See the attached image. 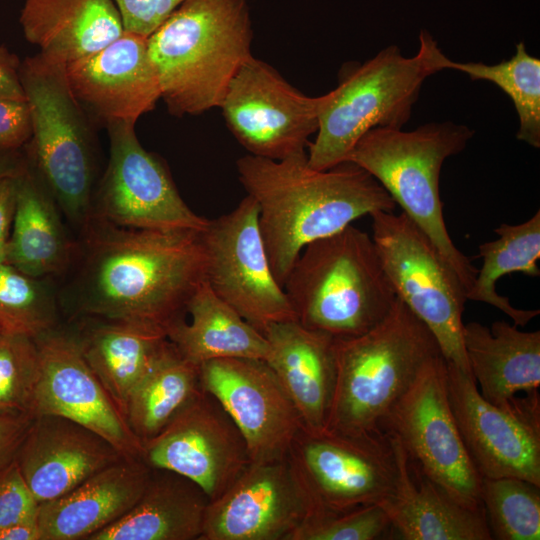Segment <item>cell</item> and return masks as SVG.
I'll return each instance as SVG.
<instances>
[{
  "mask_svg": "<svg viewBox=\"0 0 540 540\" xmlns=\"http://www.w3.org/2000/svg\"><path fill=\"white\" fill-rule=\"evenodd\" d=\"M106 129L109 161L93 193L91 215L127 227L202 231L209 219L185 203L164 162L139 142L135 125Z\"/></svg>",
  "mask_w": 540,
  "mask_h": 540,
  "instance_id": "4fadbf2b",
  "label": "cell"
},
{
  "mask_svg": "<svg viewBox=\"0 0 540 540\" xmlns=\"http://www.w3.org/2000/svg\"><path fill=\"white\" fill-rule=\"evenodd\" d=\"M447 392L460 434L481 477H516L540 486L538 391L509 408L485 400L471 375L447 363Z\"/></svg>",
  "mask_w": 540,
  "mask_h": 540,
  "instance_id": "5bb4252c",
  "label": "cell"
},
{
  "mask_svg": "<svg viewBox=\"0 0 540 540\" xmlns=\"http://www.w3.org/2000/svg\"><path fill=\"white\" fill-rule=\"evenodd\" d=\"M190 321L181 318L166 330L167 339L184 358L200 366L221 358H252L266 361V337L204 282L186 307Z\"/></svg>",
  "mask_w": 540,
  "mask_h": 540,
  "instance_id": "f546056e",
  "label": "cell"
},
{
  "mask_svg": "<svg viewBox=\"0 0 540 540\" xmlns=\"http://www.w3.org/2000/svg\"><path fill=\"white\" fill-rule=\"evenodd\" d=\"M61 215L52 194L29 166L19 177L12 232L7 240V263L38 279L67 272L77 241L69 239Z\"/></svg>",
  "mask_w": 540,
  "mask_h": 540,
  "instance_id": "4316f807",
  "label": "cell"
},
{
  "mask_svg": "<svg viewBox=\"0 0 540 540\" xmlns=\"http://www.w3.org/2000/svg\"><path fill=\"white\" fill-rule=\"evenodd\" d=\"M446 380L447 364L438 355L390 409L382 430L400 441L429 480L459 503L480 508L482 477L460 434Z\"/></svg>",
  "mask_w": 540,
  "mask_h": 540,
  "instance_id": "8fae6325",
  "label": "cell"
},
{
  "mask_svg": "<svg viewBox=\"0 0 540 540\" xmlns=\"http://www.w3.org/2000/svg\"><path fill=\"white\" fill-rule=\"evenodd\" d=\"M7 263V242L0 243V264Z\"/></svg>",
  "mask_w": 540,
  "mask_h": 540,
  "instance_id": "bcb514c9",
  "label": "cell"
},
{
  "mask_svg": "<svg viewBox=\"0 0 540 540\" xmlns=\"http://www.w3.org/2000/svg\"><path fill=\"white\" fill-rule=\"evenodd\" d=\"M147 38L124 30L101 50L66 64L71 91L94 126L135 125L161 99Z\"/></svg>",
  "mask_w": 540,
  "mask_h": 540,
  "instance_id": "ffe728a7",
  "label": "cell"
},
{
  "mask_svg": "<svg viewBox=\"0 0 540 540\" xmlns=\"http://www.w3.org/2000/svg\"><path fill=\"white\" fill-rule=\"evenodd\" d=\"M28 168V159L21 150L0 153V179L22 175Z\"/></svg>",
  "mask_w": 540,
  "mask_h": 540,
  "instance_id": "ee69618b",
  "label": "cell"
},
{
  "mask_svg": "<svg viewBox=\"0 0 540 540\" xmlns=\"http://www.w3.org/2000/svg\"><path fill=\"white\" fill-rule=\"evenodd\" d=\"M317 510L289 455L250 462L210 501L199 540H290Z\"/></svg>",
  "mask_w": 540,
  "mask_h": 540,
  "instance_id": "e0dca14e",
  "label": "cell"
},
{
  "mask_svg": "<svg viewBox=\"0 0 540 540\" xmlns=\"http://www.w3.org/2000/svg\"><path fill=\"white\" fill-rule=\"evenodd\" d=\"M21 60L5 45H0V99H26L20 81Z\"/></svg>",
  "mask_w": 540,
  "mask_h": 540,
  "instance_id": "b9f144b4",
  "label": "cell"
},
{
  "mask_svg": "<svg viewBox=\"0 0 540 540\" xmlns=\"http://www.w3.org/2000/svg\"><path fill=\"white\" fill-rule=\"evenodd\" d=\"M32 136L26 99H0V153L24 148Z\"/></svg>",
  "mask_w": 540,
  "mask_h": 540,
  "instance_id": "ab89813d",
  "label": "cell"
},
{
  "mask_svg": "<svg viewBox=\"0 0 540 540\" xmlns=\"http://www.w3.org/2000/svg\"><path fill=\"white\" fill-rule=\"evenodd\" d=\"M463 343L471 374L481 396L509 408L518 393L538 391L540 331H522L515 324L495 321L491 327L468 322Z\"/></svg>",
  "mask_w": 540,
  "mask_h": 540,
  "instance_id": "cb8c5ba5",
  "label": "cell"
},
{
  "mask_svg": "<svg viewBox=\"0 0 540 540\" xmlns=\"http://www.w3.org/2000/svg\"><path fill=\"white\" fill-rule=\"evenodd\" d=\"M125 457L109 441L68 418H33L15 461L39 504L56 499Z\"/></svg>",
  "mask_w": 540,
  "mask_h": 540,
  "instance_id": "44dd1931",
  "label": "cell"
},
{
  "mask_svg": "<svg viewBox=\"0 0 540 540\" xmlns=\"http://www.w3.org/2000/svg\"><path fill=\"white\" fill-rule=\"evenodd\" d=\"M33 418L28 414L0 413V472L15 460Z\"/></svg>",
  "mask_w": 540,
  "mask_h": 540,
  "instance_id": "60d3db41",
  "label": "cell"
},
{
  "mask_svg": "<svg viewBox=\"0 0 540 540\" xmlns=\"http://www.w3.org/2000/svg\"><path fill=\"white\" fill-rule=\"evenodd\" d=\"M473 135L468 126L451 121L423 124L412 131L375 127L358 140L347 158L370 173L424 232L466 294L478 269L448 233L439 183L444 161L462 152Z\"/></svg>",
  "mask_w": 540,
  "mask_h": 540,
  "instance_id": "52a82bcc",
  "label": "cell"
},
{
  "mask_svg": "<svg viewBox=\"0 0 540 540\" xmlns=\"http://www.w3.org/2000/svg\"><path fill=\"white\" fill-rule=\"evenodd\" d=\"M438 355L433 334L396 298L374 328L336 339V381L326 429L348 434L383 431L390 409Z\"/></svg>",
  "mask_w": 540,
  "mask_h": 540,
  "instance_id": "8992f818",
  "label": "cell"
},
{
  "mask_svg": "<svg viewBox=\"0 0 540 540\" xmlns=\"http://www.w3.org/2000/svg\"><path fill=\"white\" fill-rule=\"evenodd\" d=\"M447 69L500 87L511 98L518 114L517 139L534 148L540 147V60L527 52L523 42L516 44L514 56L498 64L449 59Z\"/></svg>",
  "mask_w": 540,
  "mask_h": 540,
  "instance_id": "d6a6232c",
  "label": "cell"
},
{
  "mask_svg": "<svg viewBox=\"0 0 540 540\" xmlns=\"http://www.w3.org/2000/svg\"><path fill=\"white\" fill-rule=\"evenodd\" d=\"M206 253L205 282L262 334L273 324L296 320L277 281L258 225V206L246 195L230 212L209 219L201 231Z\"/></svg>",
  "mask_w": 540,
  "mask_h": 540,
  "instance_id": "7c38bea8",
  "label": "cell"
},
{
  "mask_svg": "<svg viewBox=\"0 0 540 540\" xmlns=\"http://www.w3.org/2000/svg\"><path fill=\"white\" fill-rule=\"evenodd\" d=\"M0 540H40L37 522H22L1 528Z\"/></svg>",
  "mask_w": 540,
  "mask_h": 540,
  "instance_id": "f6af8a7d",
  "label": "cell"
},
{
  "mask_svg": "<svg viewBox=\"0 0 540 540\" xmlns=\"http://www.w3.org/2000/svg\"><path fill=\"white\" fill-rule=\"evenodd\" d=\"M371 217V237L397 298L427 326L445 361L472 376L463 343L464 286L406 214Z\"/></svg>",
  "mask_w": 540,
  "mask_h": 540,
  "instance_id": "9c48e42d",
  "label": "cell"
},
{
  "mask_svg": "<svg viewBox=\"0 0 540 540\" xmlns=\"http://www.w3.org/2000/svg\"><path fill=\"white\" fill-rule=\"evenodd\" d=\"M149 475L141 459L123 458L66 494L41 503L36 519L40 540H88L134 506Z\"/></svg>",
  "mask_w": 540,
  "mask_h": 540,
  "instance_id": "603a6c76",
  "label": "cell"
},
{
  "mask_svg": "<svg viewBox=\"0 0 540 540\" xmlns=\"http://www.w3.org/2000/svg\"><path fill=\"white\" fill-rule=\"evenodd\" d=\"M56 296L47 279L0 264V333L36 338L57 326Z\"/></svg>",
  "mask_w": 540,
  "mask_h": 540,
  "instance_id": "e575fe53",
  "label": "cell"
},
{
  "mask_svg": "<svg viewBox=\"0 0 540 540\" xmlns=\"http://www.w3.org/2000/svg\"><path fill=\"white\" fill-rule=\"evenodd\" d=\"M76 314L167 330L205 282L201 231L121 226L90 215L70 268Z\"/></svg>",
  "mask_w": 540,
  "mask_h": 540,
  "instance_id": "6da1fadb",
  "label": "cell"
},
{
  "mask_svg": "<svg viewBox=\"0 0 540 540\" xmlns=\"http://www.w3.org/2000/svg\"><path fill=\"white\" fill-rule=\"evenodd\" d=\"M283 288L300 324L335 339L368 332L397 298L372 237L352 224L308 244Z\"/></svg>",
  "mask_w": 540,
  "mask_h": 540,
  "instance_id": "277c9868",
  "label": "cell"
},
{
  "mask_svg": "<svg viewBox=\"0 0 540 540\" xmlns=\"http://www.w3.org/2000/svg\"><path fill=\"white\" fill-rule=\"evenodd\" d=\"M263 335L267 364L299 413L303 429H326L336 381V339L296 320L273 323Z\"/></svg>",
  "mask_w": 540,
  "mask_h": 540,
  "instance_id": "7402d4cb",
  "label": "cell"
},
{
  "mask_svg": "<svg viewBox=\"0 0 540 540\" xmlns=\"http://www.w3.org/2000/svg\"><path fill=\"white\" fill-rule=\"evenodd\" d=\"M201 391L199 366L166 338L133 388L125 419L143 442L160 433Z\"/></svg>",
  "mask_w": 540,
  "mask_h": 540,
  "instance_id": "4dcf8cb0",
  "label": "cell"
},
{
  "mask_svg": "<svg viewBox=\"0 0 540 540\" xmlns=\"http://www.w3.org/2000/svg\"><path fill=\"white\" fill-rule=\"evenodd\" d=\"M127 32L149 37L184 0H113Z\"/></svg>",
  "mask_w": 540,
  "mask_h": 540,
  "instance_id": "f35d334b",
  "label": "cell"
},
{
  "mask_svg": "<svg viewBox=\"0 0 540 540\" xmlns=\"http://www.w3.org/2000/svg\"><path fill=\"white\" fill-rule=\"evenodd\" d=\"M39 376L40 356L35 339L0 333V413L32 416Z\"/></svg>",
  "mask_w": 540,
  "mask_h": 540,
  "instance_id": "d590c367",
  "label": "cell"
},
{
  "mask_svg": "<svg viewBox=\"0 0 540 540\" xmlns=\"http://www.w3.org/2000/svg\"><path fill=\"white\" fill-rule=\"evenodd\" d=\"M39 505L14 460L0 472V529L36 521Z\"/></svg>",
  "mask_w": 540,
  "mask_h": 540,
  "instance_id": "74e56055",
  "label": "cell"
},
{
  "mask_svg": "<svg viewBox=\"0 0 540 540\" xmlns=\"http://www.w3.org/2000/svg\"><path fill=\"white\" fill-rule=\"evenodd\" d=\"M19 74L32 121L24 147L29 166L80 230L92 209L94 125L71 91L66 64L38 53L21 61Z\"/></svg>",
  "mask_w": 540,
  "mask_h": 540,
  "instance_id": "ba28073f",
  "label": "cell"
},
{
  "mask_svg": "<svg viewBox=\"0 0 540 540\" xmlns=\"http://www.w3.org/2000/svg\"><path fill=\"white\" fill-rule=\"evenodd\" d=\"M406 540H491L483 507L459 503L421 472L411 475L405 453L396 489L380 504Z\"/></svg>",
  "mask_w": 540,
  "mask_h": 540,
  "instance_id": "83f0119b",
  "label": "cell"
},
{
  "mask_svg": "<svg viewBox=\"0 0 540 540\" xmlns=\"http://www.w3.org/2000/svg\"><path fill=\"white\" fill-rule=\"evenodd\" d=\"M406 451L386 431L348 434L301 429L289 457L316 505L342 512L381 504L396 489Z\"/></svg>",
  "mask_w": 540,
  "mask_h": 540,
  "instance_id": "30bf717a",
  "label": "cell"
},
{
  "mask_svg": "<svg viewBox=\"0 0 540 540\" xmlns=\"http://www.w3.org/2000/svg\"><path fill=\"white\" fill-rule=\"evenodd\" d=\"M34 339L40 376L32 416L68 418L105 438L125 457L141 459L142 442L86 362L75 332L56 326Z\"/></svg>",
  "mask_w": 540,
  "mask_h": 540,
  "instance_id": "d6986e66",
  "label": "cell"
},
{
  "mask_svg": "<svg viewBox=\"0 0 540 540\" xmlns=\"http://www.w3.org/2000/svg\"><path fill=\"white\" fill-rule=\"evenodd\" d=\"M209 497L192 480L151 469L134 506L88 540H199Z\"/></svg>",
  "mask_w": 540,
  "mask_h": 540,
  "instance_id": "484cf974",
  "label": "cell"
},
{
  "mask_svg": "<svg viewBox=\"0 0 540 540\" xmlns=\"http://www.w3.org/2000/svg\"><path fill=\"white\" fill-rule=\"evenodd\" d=\"M448 62L432 35L422 30L414 56L389 45L363 64L344 69L338 86L321 96L316 138L308 145L309 166L326 170L346 162L372 128H403L424 81L447 69Z\"/></svg>",
  "mask_w": 540,
  "mask_h": 540,
  "instance_id": "5b68a950",
  "label": "cell"
},
{
  "mask_svg": "<svg viewBox=\"0 0 540 540\" xmlns=\"http://www.w3.org/2000/svg\"><path fill=\"white\" fill-rule=\"evenodd\" d=\"M321 96L309 97L253 56L236 73L219 108L249 154L281 160L306 152Z\"/></svg>",
  "mask_w": 540,
  "mask_h": 540,
  "instance_id": "9a60e30c",
  "label": "cell"
},
{
  "mask_svg": "<svg viewBox=\"0 0 540 540\" xmlns=\"http://www.w3.org/2000/svg\"><path fill=\"white\" fill-rule=\"evenodd\" d=\"M20 176H9L0 179V243H6L10 235Z\"/></svg>",
  "mask_w": 540,
  "mask_h": 540,
  "instance_id": "7bdbcfd3",
  "label": "cell"
},
{
  "mask_svg": "<svg viewBox=\"0 0 540 540\" xmlns=\"http://www.w3.org/2000/svg\"><path fill=\"white\" fill-rule=\"evenodd\" d=\"M480 500L492 539H540V486L516 477H482Z\"/></svg>",
  "mask_w": 540,
  "mask_h": 540,
  "instance_id": "836d02e7",
  "label": "cell"
},
{
  "mask_svg": "<svg viewBox=\"0 0 540 540\" xmlns=\"http://www.w3.org/2000/svg\"><path fill=\"white\" fill-rule=\"evenodd\" d=\"M237 171L258 206L260 233L281 286L308 244L396 206L370 173L349 161L316 170L306 152L281 160L248 154L238 159Z\"/></svg>",
  "mask_w": 540,
  "mask_h": 540,
  "instance_id": "7a4b0ae2",
  "label": "cell"
},
{
  "mask_svg": "<svg viewBox=\"0 0 540 540\" xmlns=\"http://www.w3.org/2000/svg\"><path fill=\"white\" fill-rule=\"evenodd\" d=\"M202 390L230 416L251 462L283 459L303 428L299 413L266 361L221 358L199 366Z\"/></svg>",
  "mask_w": 540,
  "mask_h": 540,
  "instance_id": "ac0fdd59",
  "label": "cell"
},
{
  "mask_svg": "<svg viewBox=\"0 0 540 540\" xmlns=\"http://www.w3.org/2000/svg\"><path fill=\"white\" fill-rule=\"evenodd\" d=\"M141 460L196 483L213 501L250 464L245 440L221 406L201 391L156 436L142 442Z\"/></svg>",
  "mask_w": 540,
  "mask_h": 540,
  "instance_id": "2e32d148",
  "label": "cell"
},
{
  "mask_svg": "<svg viewBox=\"0 0 540 540\" xmlns=\"http://www.w3.org/2000/svg\"><path fill=\"white\" fill-rule=\"evenodd\" d=\"M392 528L380 504L342 512L315 511L290 540H373Z\"/></svg>",
  "mask_w": 540,
  "mask_h": 540,
  "instance_id": "8d00e7d4",
  "label": "cell"
},
{
  "mask_svg": "<svg viewBox=\"0 0 540 540\" xmlns=\"http://www.w3.org/2000/svg\"><path fill=\"white\" fill-rule=\"evenodd\" d=\"M246 0H184L147 38L161 99L177 117L219 108L252 57Z\"/></svg>",
  "mask_w": 540,
  "mask_h": 540,
  "instance_id": "3957f363",
  "label": "cell"
},
{
  "mask_svg": "<svg viewBox=\"0 0 540 540\" xmlns=\"http://www.w3.org/2000/svg\"><path fill=\"white\" fill-rule=\"evenodd\" d=\"M19 22L39 53L64 64L101 50L124 32L113 0H25Z\"/></svg>",
  "mask_w": 540,
  "mask_h": 540,
  "instance_id": "d4e9b609",
  "label": "cell"
},
{
  "mask_svg": "<svg viewBox=\"0 0 540 540\" xmlns=\"http://www.w3.org/2000/svg\"><path fill=\"white\" fill-rule=\"evenodd\" d=\"M75 332L81 352L125 417L129 396L166 340L164 329L146 323L82 317Z\"/></svg>",
  "mask_w": 540,
  "mask_h": 540,
  "instance_id": "f1b7e54d",
  "label": "cell"
},
{
  "mask_svg": "<svg viewBox=\"0 0 540 540\" xmlns=\"http://www.w3.org/2000/svg\"><path fill=\"white\" fill-rule=\"evenodd\" d=\"M498 238L479 245L483 264L477 270L474 282L467 292V300L491 305L513 320L518 327L527 325L539 315L538 309H518L510 300L498 294L497 281L506 274L523 273L539 277L537 261L540 258V212L527 221L510 225L503 223L494 229Z\"/></svg>",
  "mask_w": 540,
  "mask_h": 540,
  "instance_id": "1f68e13d",
  "label": "cell"
}]
</instances>
